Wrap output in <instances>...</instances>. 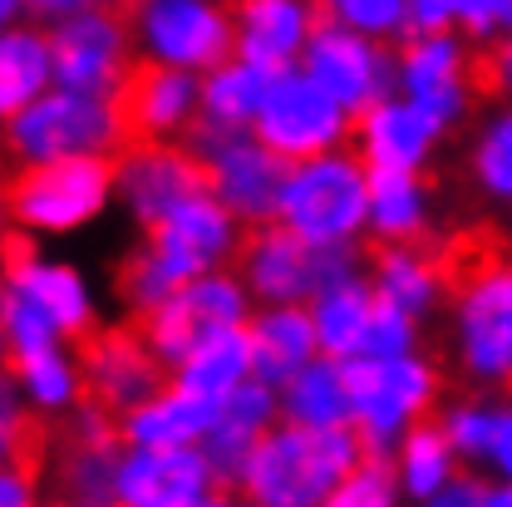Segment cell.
I'll list each match as a JSON object with an SVG mask.
<instances>
[{
	"mask_svg": "<svg viewBox=\"0 0 512 507\" xmlns=\"http://www.w3.org/2000/svg\"><path fill=\"white\" fill-rule=\"evenodd\" d=\"M188 143L197 148L202 168H207V188L217 192L247 227H261L276 217L281 183H286V158H276L252 128L242 133H222V128H192Z\"/></svg>",
	"mask_w": 512,
	"mask_h": 507,
	"instance_id": "15",
	"label": "cell"
},
{
	"mask_svg": "<svg viewBox=\"0 0 512 507\" xmlns=\"http://www.w3.org/2000/svg\"><path fill=\"white\" fill-rule=\"evenodd\" d=\"M320 20V0H232V55L291 69L301 64Z\"/></svg>",
	"mask_w": 512,
	"mask_h": 507,
	"instance_id": "23",
	"label": "cell"
},
{
	"mask_svg": "<svg viewBox=\"0 0 512 507\" xmlns=\"http://www.w3.org/2000/svg\"><path fill=\"white\" fill-rule=\"evenodd\" d=\"M320 10L340 25H355L375 40H404L409 35V0H320Z\"/></svg>",
	"mask_w": 512,
	"mask_h": 507,
	"instance_id": "41",
	"label": "cell"
},
{
	"mask_svg": "<svg viewBox=\"0 0 512 507\" xmlns=\"http://www.w3.org/2000/svg\"><path fill=\"white\" fill-rule=\"evenodd\" d=\"M79 365H84V394L89 404L109 409L114 419L143 404L148 394H158L168 384V365L158 360V350L143 340L138 325H99L79 340Z\"/></svg>",
	"mask_w": 512,
	"mask_h": 507,
	"instance_id": "18",
	"label": "cell"
},
{
	"mask_svg": "<svg viewBox=\"0 0 512 507\" xmlns=\"http://www.w3.org/2000/svg\"><path fill=\"white\" fill-rule=\"evenodd\" d=\"M444 434L453 439L463 463H493V434H498V404L488 399H463V404H448L439 414Z\"/></svg>",
	"mask_w": 512,
	"mask_h": 507,
	"instance_id": "40",
	"label": "cell"
},
{
	"mask_svg": "<svg viewBox=\"0 0 512 507\" xmlns=\"http://www.w3.org/2000/svg\"><path fill=\"white\" fill-rule=\"evenodd\" d=\"M242 242H247V222L212 188L178 197L158 222L143 227V252L158 261V271L173 286H183L202 271H217V266H237Z\"/></svg>",
	"mask_w": 512,
	"mask_h": 507,
	"instance_id": "7",
	"label": "cell"
},
{
	"mask_svg": "<svg viewBox=\"0 0 512 507\" xmlns=\"http://www.w3.org/2000/svg\"><path fill=\"white\" fill-rule=\"evenodd\" d=\"M252 375H256V355H252V330H247V320L202 335L188 355L173 365V380L183 384V389L207 394V399H227L237 384H247Z\"/></svg>",
	"mask_w": 512,
	"mask_h": 507,
	"instance_id": "32",
	"label": "cell"
},
{
	"mask_svg": "<svg viewBox=\"0 0 512 507\" xmlns=\"http://www.w3.org/2000/svg\"><path fill=\"white\" fill-rule=\"evenodd\" d=\"M109 202H114V158H104V153L10 168L5 212H10L15 232L69 237V232L99 222Z\"/></svg>",
	"mask_w": 512,
	"mask_h": 507,
	"instance_id": "5",
	"label": "cell"
},
{
	"mask_svg": "<svg viewBox=\"0 0 512 507\" xmlns=\"http://www.w3.org/2000/svg\"><path fill=\"white\" fill-rule=\"evenodd\" d=\"M458 448L453 439L444 434V424L429 414V419H419L399 444H394V473H399V488H404V498H414V503H439V493H444L448 483L458 478Z\"/></svg>",
	"mask_w": 512,
	"mask_h": 507,
	"instance_id": "34",
	"label": "cell"
},
{
	"mask_svg": "<svg viewBox=\"0 0 512 507\" xmlns=\"http://www.w3.org/2000/svg\"><path fill=\"white\" fill-rule=\"evenodd\" d=\"M124 143L128 128L114 94H84L64 84H50L35 104H25L0 128V153L10 168L50 163V158H84V153L114 158Z\"/></svg>",
	"mask_w": 512,
	"mask_h": 507,
	"instance_id": "4",
	"label": "cell"
},
{
	"mask_svg": "<svg viewBox=\"0 0 512 507\" xmlns=\"http://www.w3.org/2000/svg\"><path fill=\"white\" fill-rule=\"evenodd\" d=\"M124 15L138 60L207 74L212 64L232 55V5L227 0H128Z\"/></svg>",
	"mask_w": 512,
	"mask_h": 507,
	"instance_id": "11",
	"label": "cell"
},
{
	"mask_svg": "<svg viewBox=\"0 0 512 507\" xmlns=\"http://www.w3.org/2000/svg\"><path fill=\"white\" fill-rule=\"evenodd\" d=\"M360 271L355 247H316L296 237L281 222H261L247 232L237 252V276L247 281L256 306H281V301H311L320 286Z\"/></svg>",
	"mask_w": 512,
	"mask_h": 507,
	"instance_id": "8",
	"label": "cell"
},
{
	"mask_svg": "<svg viewBox=\"0 0 512 507\" xmlns=\"http://www.w3.org/2000/svg\"><path fill=\"white\" fill-rule=\"evenodd\" d=\"M370 232L375 242L429 237V188L409 168H370Z\"/></svg>",
	"mask_w": 512,
	"mask_h": 507,
	"instance_id": "35",
	"label": "cell"
},
{
	"mask_svg": "<svg viewBox=\"0 0 512 507\" xmlns=\"http://www.w3.org/2000/svg\"><path fill=\"white\" fill-rule=\"evenodd\" d=\"M252 330V355L256 375L266 384H281L286 375H296L301 365H311L320 350L316 320H311V301H281V306H261L256 316H247Z\"/></svg>",
	"mask_w": 512,
	"mask_h": 507,
	"instance_id": "26",
	"label": "cell"
},
{
	"mask_svg": "<svg viewBox=\"0 0 512 507\" xmlns=\"http://www.w3.org/2000/svg\"><path fill=\"white\" fill-rule=\"evenodd\" d=\"M252 133L276 158L301 163V158H316L330 148H345V138L355 133V114L301 64H291V69H276V79L256 109Z\"/></svg>",
	"mask_w": 512,
	"mask_h": 507,
	"instance_id": "9",
	"label": "cell"
},
{
	"mask_svg": "<svg viewBox=\"0 0 512 507\" xmlns=\"http://www.w3.org/2000/svg\"><path fill=\"white\" fill-rule=\"evenodd\" d=\"M45 444H50V419H40L15 375H0V463H40L45 468Z\"/></svg>",
	"mask_w": 512,
	"mask_h": 507,
	"instance_id": "36",
	"label": "cell"
},
{
	"mask_svg": "<svg viewBox=\"0 0 512 507\" xmlns=\"http://www.w3.org/2000/svg\"><path fill=\"white\" fill-rule=\"evenodd\" d=\"M448 133V124L439 114H429L424 104H414L409 94H384L370 109L355 114V153L370 168H409L424 173V163L434 158L439 138Z\"/></svg>",
	"mask_w": 512,
	"mask_h": 507,
	"instance_id": "22",
	"label": "cell"
},
{
	"mask_svg": "<svg viewBox=\"0 0 512 507\" xmlns=\"http://www.w3.org/2000/svg\"><path fill=\"white\" fill-rule=\"evenodd\" d=\"M409 30H458L478 45L503 30V15L498 0H409Z\"/></svg>",
	"mask_w": 512,
	"mask_h": 507,
	"instance_id": "37",
	"label": "cell"
},
{
	"mask_svg": "<svg viewBox=\"0 0 512 507\" xmlns=\"http://www.w3.org/2000/svg\"><path fill=\"white\" fill-rule=\"evenodd\" d=\"M399 498H404V488L394 473V453H380V448H365L355 458V468L345 473V483L335 488L340 507H389Z\"/></svg>",
	"mask_w": 512,
	"mask_h": 507,
	"instance_id": "39",
	"label": "cell"
},
{
	"mask_svg": "<svg viewBox=\"0 0 512 507\" xmlns=\"http://www.w3.org/2000/svg\"><path fill=\"white\" fill-rule=\"evenodd\" d=\"M119 419L99 404H79L69 419L50 424V444H45V498L79 507L114 503V478H119Z\"/></svg>",
	"mask_w": 512,
	"mask_h": 507,
	"instance_id": "10",
	"label": "cell"
},
{
	"mask_svg": "<svg viewBox=\"0 0 512 507\" xmlns=\"http://www.w3.org/2000/svg\"><path fill=\"white\" fill-rule=\"evenodd\" d=\"M375 311H380V291L360 271L320 286L316 296H311V320H316L320 350L335 355V360H355L365 350V335H370Z\"/></svg>",
	"mask_w": 512,
	"mask_h": 507,
	"instance_id": "31",
	"label": "cell"
},
{
	"mask_svg": "<svg viewBox=\"0 0 512 507\" xmlns=\"http://www.w3.org/2000/svg\"><path fill=\"white\" fill-rule=\"evenodd\" d=\"M345 384H350V424L360 444L380 453H394V444L439 404V370L419 350L355 355L345 360Z\"/></svg>",
	"mask_w": 512,
	"mask_h": 507,
	"instance_id": "6",
	"label": "cell"
},
{
	"mask_svg": "<svg viewBox=\"0 0 512 507\" xmlns=\"http://www.w3.org/2000/svg\"><path fill=\"white\" fill-rule=\"evenodd\" d=\"M207 188V168L188 138L178 143H124L114 153V197L138 227L158 222L178 197Z\"/></svg>",
	"mask_w": 512,
	"mask_h": 507,
	"instance_id": "20",
	"label": "cell"
},
{
	"mask_svg": "<svg viewBox=\"0 0 512 507\" xmlns=\"http://www.w3.org/2000/svg\"><path fill=\"white\" fill-rule=\"evenodd\" d=\"M468 168H473V183L483 188V197L512 202V109L493 114V119L483 124Z\"/></svg>",
	"mask_w": 512,
	"mask_h": 507,
	"instance_id": "38",
	"label": "cell"
},
{
	"mask_svg": "<svg viewBox=\"0 0 512 507\" xmlns=\"http://www.w3.org/2000/svg\"><path fill=\"white\" fill-rule=\"evenodd\" d=\"M10 163H5V153H0V232L10 227V212H5V192H10V173H5Z\"/></svg>",
	"mask_w": 512,
	"mask_h": 507,
	"instance_id": "47",
	"label": "cell"
},
{
	"mask_svg": "<svg viewBox=\"0 0 512 507\" xmlns=\"http://www.w3.org/2000/svg\"><path fill=\"white\" fill-rule=\"evenodd\" d=\"M276 404L281 419L291 424H311V429H340L350 424V384H345V360L316 355L311 365H301L296 375L276 384Z\"/></svg>",
	"mask_w": 512,
	"mask_h": 507,
	"instance_id": "33",
	"label": "cell"
},
{
	"mask_svg": "<svg viewBox=\"0 0 512 507\" xmlns=\"http://www.w3.org/2000/svg\"><path fill=\"white\" fill-rule=\"evenodd\" d=\"M370 281H375V291L389 306L409 311L414 320L429 316L439 306V296L448 291L439 256L424 242H380L370 252Z\"/></svg>",
	"mask_w": 512,
	"mask_h": 507,
	"instance_id": "28",
	"label": "cell"
},
{
	"mask_svg": "<svg viewBox=\"0 0 512 507\" xmlns=\"http://www.w3.org/2000/svg\"><path fill=\"white\" fill-rule=\"evenodd\" d=\"M212 419H217V399L168 380L158 394L119 414V439L124 444H202Z\"/></svg>",
	"mask_w": 512,
	"mask_h": 507,
	"instance_id": "25",
	"label": "cell"
},
{
	"mask_svg": "<svg viewBox=\"0 0 512 507\" xmlns=\"http://www.w3.org/2000/svg\"><path fill=\"white\" fill-rule=\"evenodd\" d=\"M271 222L316 247H355L370 232V163L355 148H330L291 163Z\"/></svg>",
	"mask_w": 512,
	"mask_h": 507,
	"instance_id": "3",
	"label": "cell"
},
{
	"mask_svg": "<svg viewBox=\"0 0 512 507\" xmlns=\"http://www.w3.org/2000/svg\"><path fill=\"white\" fill-rule=\"evenodd\" d=\"M114 99H119V114H124L128 143H178L197 124L202 74L178 69V64L138 60Z\"/></svg>",
	"mask_w": 512,
	"mask_h": 507,
	"instance_id": "21",
	"label": "cell"
},
{
	"mask_svg": "<svg viewBox=\"0 0 512 507\" xmlns=\"http://www.w3.org/2000/svg\"><path fill=\"white\" fill-rule=\"evenodd\" d=\"M488 468H498V478H512V399L498 409V434H493V463Z\"/></svg>",
	"mask_w": 512,
	"mask_h": 507,
	"instance_id": "45",
	"label": "cell"
},
{
	"mask_svg": "<svg viewBox=\"0 0 512 507\" xmlns=\"http://www.w3.org/2000/svg\"><path fill=\"white\" fill-rule=\"evenodd\" d=\"M10 375L20 384V394H25V404L40 414V419H50V424H60L69 419L89 394H84V365H79V345H40V350H30V355H15L10 360Z\"/></svg>",
	"mask_w": 512,
	"mask_h": 507,
	"instance_id": "29",
	"label": "cell"
},
{
	"mask_svg": "<svg viewBox=\"0 0 512 507\" xmlns=\"http://www.w3.org/2000/svg\"><path fill=\"white\" fill-rule=\"evenodd\" d=\"M360 453H365V444H360L355 424L311 429V424L276 419L247 453V463L232 483V498H247L261 507L335 503V488L345 483V473L355 468Z\"/></svg>",
	"mask_w": 512,
	"mask_h": 507,
	"instance_id": "1",
	"label": "cell"
},
{
	"mask_svg": "<svg viewBox=\"0 0 512 507\" xmlns=\"http://www.w3.org/2000/svg\"><path fill=\"white\" fill-rule=\"evenodd\" d=\"M276 419H281L276 384H266L261 375H252L247 384H237L227 399H217V419H212L202 448L212 453V463H217L227 493H232V483H237V473H242L247 453L256 448V439H261Z\"/></svg>",
	"mask_w": 512,
	"mask_h": 507,
	"instance_id": "24",
	"label": "cell"
},
{
	"mask_svg": "<svg viewBox=\"0 0 512 507\" xmlns=\"http://www.w3.org/2000/svg\"><path fill=\"white\" fill-rule=\"evenodd\" d=\"M271 79H276V69L247 60V55H227L222 64H212L202 74V104H197L192 128H222V133L252 128Z\"/></svg>",
	"mask_w": 512,
	"mask_h": 507,
	"instance_id": "30",
	"label": "cell"
},
{
	"mask_svg": "<svg viewBox=\"0 0 512 507\" xmlns=\"http://www.w3.org/2000/svg\"><path fill=\"white\" fill-rule=\"evenodd\" d=\"M0 286L15 291L25 306H35L74 345L89 330H99V306H94L84 271H74L69 261L40 256L30 232H15V227L0 232Z\"/></svg>",
	"mask_w": 512,
	"mask_h": 507,
	"instance_id": "14",
	"label": "cell"
},
{
	"mask_svg": "<svg viewBox=\"0 0 512 507\" xmlns=\"http://www.w3.org/2000/svg\"><path fill=\"white\" fill-rule=\"evenodd\" d=\"M99 5H119L124 10L128 0H25V15L40 20V25H55L64 15H79V10H99Z\"/></svg>",
	"mask_w": 512,
	"mask_h": 507,
	"instance_id": "44",
	"label": "cell"
},
{
	"mask_svg": "<svg viewBox=\"0 0 512 507\" xmlns=\"http://www.w3.org/2000/svg\"><path fill=\"white\" fill-rule=\"evenodd\" d=\"M498 15H503V30H512V0H498Z\"/></svg>",
	"mask_w": 512,
	"mask_h": 507,
	"instance_id": "49",
	"label": "cell"
},
{
	"mask_svg": "<svg viewBox=\"0 0 512 507\" xmlns=\"http://www.w3.org/2000/svg\"><path fill=\"white\" fill-rule=\"evenodd\" d=\"M227 483L202 444H124L114 503L124 507H212L227 503Z\"/></svg>",
	"mask_w": 512,
	"mask_h": 507,
	"instance_id": "13",
	"label": "cell"
},
{
	"mask_svg": "<svg viewBox=\"0 0 512 507\" xmlns=\"http://www.w3.org/2000/svg\"><path fill=\"white\" fill-rule=\"evenodd\" d=\"M55 84V55H50V25L15 20L0 30V128L25 104H35Z\"/></svg>",
	"mask_w": 512,
	"mask_h": 507,
	"instance_id": "27",
	"label": "cell"
},
{
	"mask_svg": "<svg viewBox=\"0 0 512 507\" xmlns=\"http://www.w3.org/2000/svg\"><path fill=\"white\" fill-rule=\"evenodd\" d=\"M448 296L463 375L512 394V242L503 232L448 271Z\"/></svg>",
	"mask_w": 512,
	"mask_h": 507,
	"instance_id": "2",
	"label": "cell"
},
{
	"mask_svg": "<svg viewBox=\"0 0 512 507\" xmlns=\"http://www.w3.org/2000/svg\"><path fill=\"white\" fill-rule=\"evenodd\" d=\"M10 370V340H5V330H0V375Z\"/></svg>",
	"mask_w": 512,
	"mask_h": 507,
	"instance_id": "48",
	"label": "cell"
},
{
	"mask_svg": "<svg viewBox=\"0 0 512 507\" xmlns=\"http://www.w3.org/2000/svg\"><path fill=\"white\" fill-rule=\"evenodd\" d=\"M473 84L478 94L512 99V30H498L493 40L473 45Z\"/></svg>",
	"mask_w": 512,
	"mask_h": 507,
	"instance_id": "42",
	"label": "cell"
},
{
	"mask_svg": "<svg viewBox=\"0 0 512 507\" xmlns=\"http://www.w3.org/2000/svg\"><path fill=\"white\" fill-rule=\"evenodd\" d=\"M15 20H25V0H0V30Z\"/></svg>",
	"mask_w": 512,
	"mask_h": 507,
	"instance_id": "46",
	"label": "cell"
},
{
	"mask_svg": "<svg viewBox=\"0 0 512 507\" xmlns=\"http://www.w3.org/2000/svg\"><path fill=\"white\" fill-rule=\"evenodd\" d=\"M50 55H55V84L84 89V94H119L128 69L138 64L133 30L119 5L79 10L50 25Z\"/></svg>",
	"mask_w": 512,
	"mask_h": 507,
	"instance_id": "16",
	"label": "cell"
},
{
	"mask_svg": "<svg viewBox=\"0 0 512 507\" xmlns=\"http://www.w3.org/2000/svg\"><path fill=\"white\" fill-rule=\"evenodd\" d=\"M247 316H252V291H247V281H242L237 271L217 266V271H202V276L183 281L178 291H168L153 311H143L133 325H138L143 340L158 350V360L173 370L202 335H212V330H222V325H242Z\"/></svg>",
	"mask_w": 512,
	"mask_h": 507,
	"instance_id": "12",
	"label": "cell"
},
{
	"mask_svg": "<svg viewBox=\"0 0 512 507\" xmlns=\"http://www.w3.org/2000/svg\"><path fill=\"white\" fill-rule=\"evenodd\" d=\"M45 498L40 463H0V507H30Z\"/></svg>",
	"mask_w": 512,
	"mask_h": 507,
	"instance_id": "43",
	"label": "cell"
},
{
	"mask_svg": "<svg viewBox=\"0 0 512 507\" xmlns=\"http://www.w3.org/2000/svg\"><path fill=\"white\" fill-rule=\"evenodd\" d=\"M301 69L320 79L350 114L370 109L375 99H384L394 89V55L384 50V40L355 30V25H340V20H320L306 55H301Z\"/></svg>",
	"mask_w": 512,
	"mask_h": 507,
	"instance_id": "19",
	"label": "cell"
},
{
	"mask_svg": "<svg viewBox=\"0 0 512 507\" xmlns=\"http://www.w3.org/2000/svg\"><path fill=\"white\" fill-rule=\"evenodd\" d=\"M394 89L453 128L478 94L473 40H463L458 30H409L399 40V55H394Z\"/></svg>",
	"mask_w": 512,
	"mask_h": 507,
	"instance_id": "17",
	"label": "cell"
}]
</instances>
